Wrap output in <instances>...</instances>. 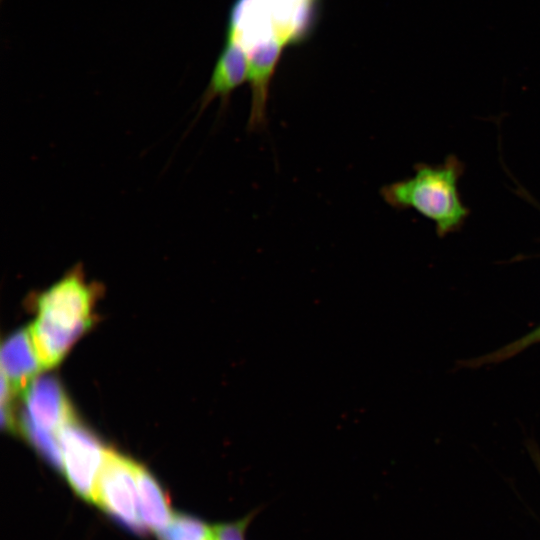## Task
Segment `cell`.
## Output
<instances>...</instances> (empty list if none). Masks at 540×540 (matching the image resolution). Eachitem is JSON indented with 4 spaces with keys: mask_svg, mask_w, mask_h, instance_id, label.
I'll return each instance as SVG.
<instances>
[{
    "mask_svg": "<svg viewBox=\"0 0 540 540\" xmlns=\"http://www.w3.org/2000/svg\"><path fill=\"white\" fill-rule=\"evenodd\" d=\"M257 512H249L244 517L214 525L215 540H245L246 532Z\"/></svg>",
    "mask_w": 540,
    "mask_h": 540,
    "instance_id": "cell-13",
    "label": "cell"
},
{
    "mask_svg": "<svg viewBox=\"0 0 540 540\" xmlns=\"http://www.w3.org/2000/svg\"><path fill=\"white\" fill-rule=\"evenodd\" d=\"M136 471V463L115 451L107 450L92 502L122 525L140 533L146 528L139 511Z\"/></svg>",
    "mask_w": 540,
    "mask_h": 540,
    "instance_id": "cell-3",
    "label": "cell"
},
{
    "mask_svg": "<svg viewBox=\"0 0 540 540\" xmlns=\"http://www.w3.org/2000/svg\"><path fill=\"white\" fill-rule=\"evenodd\" d=\"M20 426L41 456L56 469L63 470L62 452L58 438L52 435V432L35 425L25 413L22 415Z\"/></svg>",
    "mask_w": 540,
    "mask_h": 540,
    "instance_id": "cell-11",
    "label": "cell"
},
{
    "mask_svg": "<svg viewBox=\"0 0 540 540\" xmlns=\"http://www.w3.org/2000/svg\"><path fill=\"white\" fill-rule=\"evenodd\" d=\"M249 78V60L244 47L233 38H226L225 46L212 71L200 101L199 114L215 99L226 105L231 93Z\"/></svg>",
    "mask_w": 540,
    "mask_h": 540,
    "instance_id": "cell-7",
    "label": "cell"
},
{
    "mask_svg": "<svg viewBox=\"0 0 540 540\" xmlns=\"http://www.w3.org/2000/svg\"><path fill=\"white\" fill-rule=\"evenodd\" d=\"M284 42L285 40L282 37L273 35L260 40L247 53L249 60L248 81L251 86L249 131H259L266 126L270 82Z\"/></svg>",
    "mask_w": 540,
    "mask_h": 540,
    "instance_id": "cell-5",
    "label": "cell"
},
{
    "mask_svg": "<svg viewBox=\"0 0 540 540\" xmlns=\"http://www.w3.org/2000/svg\"><path fill=\"white\" fill-rule=\"evenodd\" d=\"M159 536L160 540H215V530L214 526L193 516L174 514Z\"/></svg>",
    "mask_w": 540,
    "mask_h": 540,
    "instance_id": "cell-10",
    "label": "cell"
},
{
    "mask_svg": "<svg viewBox=\"0 0 540 540\" xmlns=\"http://www.w3.org/2000/svg\"><path fill=\"white\" fill-rule=\"evenodd\" d=\"M137 491L140 516L146 529L161 533L173 515L167 495L155 478L137 464Z\"/></svg>",
    "mask_w": 540,
    "mask_h": 540,
    "instance_id": "cell-9",
    "label": "cell"
},
{
    "mask_svg": "<svg viewBox=\"0 0 540 540\" xmlns=\"http://www.w3.org/2000/svg\"><path fill=\"white\" fill-rule=\"evenodd\" d=\"M100 291L76 264L37 296V317L30 332L43 367L57 365L91 326Z\"/></svg>",
    "mask_w": 540,
    "mask_h": 540,
    "instance_id": "cell-1",
    "label": "cell"
},
{
    "mask_svg": "<svg viewBox=\"0 0 540 540\" xmlns=\"http://www.w3.org/2000/svg\"><path fill=\"white\" fill-rule=\"evenodd\" d=\"M540 342V326L525 335L524 337L510 343L499 350L486 354L478 359L470 361V366H479L484 364L497 363L499 361L506 360L517 353L521 352L525 348Z\"/></svg>",
    "mask_w": 540,
    "mask_h": 540,
    "instance_id": "cell-12",
    "label": "cell"
},
{
    "mask_svg": "<svg viewBox=\"0 0 540 540\" xmlns=\"http://www.w3.org/2000/svg\"><path fill=\"white\" fill-rule=\"evenodd\" d=\"M463 168L454 155L439 165L419 163L411 177L384 185L380 195L394 209H413L430 219L444 237L458 230L469 214L457 188Z\"/></svg>",
    "mask_w": 540,
    "mask_h": 540,
    "instance_id": "cell-2",
    "label": "cell"
},
{
    "mask_svg": "<svg viewBox=\"0 0 540 540\" xmlns=\"http://www.w3.org/2000/svg\"><path fill=\"white\" fill-rule=\"evenodd\" d=\"M28 418L39 428L58 432L72 416L69 401L55 377L43 376L31 382L25 390Z\"/></svg>",
    "mask_w": 540,
    "mask_h": 540,
    "instance_id": "cell-6",
    "label": "cell"
},
{
    "mask_svg": "<svg viewBox=\"0 0 540 540\" xmlns=\"http://www.w3.org/2000/svg\"><path fill=\"white\" fill-rule=\"evenodd\" d=\"M63 471L74 491L93 501L94 489L107 449L73 416L58 430Z\"/></svg>",
    "mask_w": 540,
    "mask_h": 540,
    "instance_id": "cell-4",
    "label": "cell"
},
{
    "mask_svg": "<svg viewBox=\"0 0 540 540\" xmlns=\"http://www.w3.org/2000/svg\"><path fill=\"white\" fill-rule=\"evenodd\" d=\"M41 366L30 330H19L3 343L1 348L2 376L17 392L26 389L27 384L39 372Z\"/></svg>",
    "mask_w": 540,
    "mask_h": 540,
    "instance_id": "cell-8",
    "label": "cell"
}]
</instances>
